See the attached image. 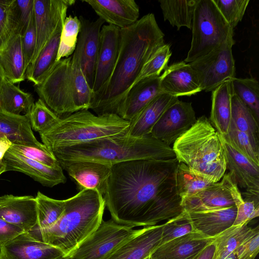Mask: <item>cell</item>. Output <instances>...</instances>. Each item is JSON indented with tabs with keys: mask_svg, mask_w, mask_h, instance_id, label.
I'll list each match as a JSON object with an SVG mask.
<instances>
[{
	"mask_svg": "<svg viewBox=\"0 0 259 259\" xmlns=\"http://www.w3.org/2000/svg\"><path fill=\"white\" fill-rule=\"evenodd\" d=\"M214 183L208 178L192 169L183 162H178L176 173V185L181 198L194 195Z\"/></svg>",
	"mask_w": 259,
	"mask_h": 259,
	"instance_id": "836d02e7",
	"label": "cell"
},
{
	"mask_svg": "<svg viewBox=\"0 0 259 259\" xmlns=\"http://www.w3.org/2000/svg\"><path fill=\"white\" fill-rule=\"evenodd\" d=\"M197 259H220L215 239L206 246Z\"/></svg>",
	"mask_w": 259,
	"mask_h": 259,
	"instance_id": "f5cc1de1",
	"label": "cell"
},
{
	"mask_svg": "<svg viewBox=\"0 0 259 259\" xmlns=\"http://www.w3.org/2000/svg\"><path fill=\"white\" fill-rule=\"evenodd\" d=\"M233 94L231 80L224 82L212 91L210 118L219 134L226 135L231 120V99Z\"/></svg>",
	"mask_w": 259,
	"mask_h": 259,
	"instance_id": "f546056e",
	"label": "cell"
},
{
	"mask_svg": "<svg viewBox=\"0 0 259 259\" xmlns=\"http://www.w3.org/2000/svg\"><path fill=\"white\" fill-rule=\"evenodd\" d=\"M80 30L74 53L77 55L82 72L92 90L96 64L99 49L100 34L105 21L99 18L90 21L79 16Z\"/></svg>",
	"mask_w": 259,
	"mask_h": 259,
	"instance_id": "5bb4252c",
	"label": "cell"
},
{
	"mask_svg": "<svg viewBox=\"0 0 259 259\" xmlns=\"http://www.w3.org/2000/svg\"><path fill=\"white\" fill-rule=\"evenodd\" d=\"M197 232L186 217L183 211L163 224L160 245L188 234Z\"/></svg>",
	"mask_w": 259,
	"mask_h": 259,
	"instance_id": "bcb514c9",
	"label": "cell"
},
{
	"mask_svg": "<svg viewBox=\"0 0 259 259\" xmlns=\"http://www.w3.org/2000/svg\"><path fill=\"white\" fill-rule=\"evenodd\" d=\"M233 92L251 110L259 120V84L254 78H236L232 80Z\"/></svg>",
	"mask_w": 259,
	"mask_h": 259,
	"instance_id": "60d3db41",
	"label": "cell"
},
{
	"mask_svg": "<svg viewBox=\"0 0 259 259\" xmlns=\"http://www.w3.org/2000/svg\"><path fill=\"white\" fill-rule=\"evenodd\" d=\"M154 15L149 13L120 29L118 57L112 73L90 109L97 115L116 114L151 55L164 44Z\"/></svg>",
	"mask_w": 259,
	"mask_h": 259,
	"instance_id": "7a4b0ae2",
	"label": "cell"
},
{
	"mask_svg": "<svg viewBox=\"0 0 259 259\" xmlns=\"http://www.w3.org/2000/svg\"><path fill=\"white\" fill-rule=\"evenodd\" d=\"M7 138L12 144L42 147L35 138L26 114L17 115L0 110V137Z\"/></svg>",
	"mask_w": 259,
	"mask_h": 259,
	"instance_id": "f1b7e54d",
	"label": "cell"
},
{
	"mask_svg": "<svg viewBox=\"0 0 259 259\" xmlns=\"http://www.w3.org/2000/svg\"><path fill=\"white\" fill-rule=\"evenodd\" d=\"M58 248L24 232L0 247V259H64Z\"/></svg>",
	"mask_w": 259,
	"mask_h": 259,
	"instance_id": "2e32d148",
	"label": "cell"
},
{
	"mask_svg": "<svg viewBox=\"0 0 259 259\" xmlns=\"http://www.w3.org/2000/svg\"><path fill=\"white\" fill-rule=\"evenodd\" d=\"M220 137L229 173L237 185L246 190L245 199L258 200L259 165L236 151L220 135Z\"/></svg>",
	"mask_w": 259,
	"mask_h": 259,
	"instance_id": "9a60e30c",
	"label": "cell"
},
{
	"mask_svg": "<svg viewBox=\"0 0 259 259\" xmlns=\"http://www.w3.org/2000/svg\"><path fill=\"white\" fill-rule=\"evenodd\" d=\"M3 161L6 166V171H16L24 174L46 187H53L66 182L61 166L50 167L10 149L5 154Z\"/></svg>",
	"mask_w": 259,
	"mask_h": 259,
	"instance_id": "ac0fdd59",
	"label": "cell"
},
{
	"mask_svg": "<svg viewBox=\"0 0 259 259\" xmlns=\"http://www.w3.org/2000/svg\"><path fill=\"white\" fill-rule=\"evenodd\" d=\"M160 77L161 92L174 97L190 96L202 91L195 71L184 61L168 66Z\"/></svg>",
	"mask_w": 259,
	"mask_h": 259,
	"instance_id": "ffe728a7",
	"label": "cell"
},
{
	"mask_svg": "<svg viewBox=\"0 0 259 259\" xmlns=\"http://www.w3.org/2000/svg\"><path fill=\"white\" fill-rule=\"evenodd\" d=\"M198 0H160L159 3L165 21L178 30L182 27L192 29V20Z\"/></svg>",
	"mask_w": 259,
	"mask_h": 259,
	"instance_id": "d6a6232c",
	"label": "cell"
},
{
	"mask_svg": "<svg viewBox=\"0 0 259 259\" xmlns=\"http://www.w3.org/2000/svg\"><path fill=\"white\" fill-rule=\"evenodd\" d=\"M247 224L232 226L215 237L220 259L234 254L238 246L252 233L254 228L249 227Z\"/></svg>",
	"mask_w": 259,
	"mask_h": 259,
	"instance_id": "74e56055",
	"label": "cell"
},
{
	"mask_svg": "<svg viewBox=\"0 0 259 259\" xmlns=\"http://www.w3.org/2000/svg\"><path fill=\"white\" fill-rule=\"evenodd\" d=\"M64 259H66V258L64 257Z\"/></svg>",
	"mask_w": 259,
	"mask_h": 259,
	"instance_id": "91938a15",
	"label": "cell"
},
{
	"mask_svg": "<svg viewBox=\"0 0 259 259\" xmlns=\"http://www.w3.org/2000/svg\"><path fill=\"white\" fill-rule=\"evenodd\" d=\"M58 162L91 161L112 166L135 159L176 158L172 147L150 136L134 138L127 133L52 151Z\"/></svg>",
	"mask_w": 259,
	"mask_h": 259,
	"instance_id": "277c9868",
	"label": "cell"
},
{
	"mask_svg": "<svg viewBox=\"0 0 259 259\" xmlns=\"http://www.w3.org/2000/svg\"><path fill=\"white\" fill-rule=\"evenodd\" d=\"M35 198L37 220L36 226L32 230H41L52 226L64 212L65 200L50 198L39 191Z\"/></svg>",
	"mask_w": 259,
	"mask_h": 259,
	"instance_id": "8d00e7d4",
	"label": "cell"
},
{
	"mask_svg": "<svg viewBox=\"0 0 259 259\" xmlns=\"http://www.w3.org/2000/svg\"><path fill=\"white\" fill-rule=\"evenodd\" d=\"M226 186L229 190L237 208V214L233 226L248 224L259 215V202L251 199H243L236 182L229 172L222 178Z\"/></svg>",
	"mask_w": 259,
	"mask_h": 259,
	"instance_id": "e575fe53",
	"label": "cell"
},
{
	"mask_svg": "<svg viewBox=\"0 0 259 259\" xmlns=\"http://www.w3.org/2000/svg\"><path fill=\"white\" fill-rule=\"evenodd\" d=\"M130 122L116 114L96 115L89 110L67 115L49 130L40 133L42 142L51 151L127 133Z\"/></svg>",
	"mask_w": 259,
	"mask_h": 259,
	"instance_id": "52a82bcc",
	"label": "cell"
},
{
	"mask_svg": "<svg viewBox=\"0 0 259 259\" xmlns=\"http://www.w3.org/2000/svg\"><path fill=\"white\" fill-rule=\"evenodd\" d=\"M0 66L6 78L12 83H19L25 79L26 69L20 35H12L0 50Z\"/></svg>",
	"mask_w": 259,
	"mask_h": 259,
	"instance_id": "4dcf8cb0",
	"label": "cell"
},
{
	"mask_svg": "<svg viewBox=\"0 0 259 259\" xmlns=\"http://www.w3.org/2000/svg\"><path fill=\"white\" fill-rule=\"evenodd\" d=\"M176 159H135L111 166L107 207L115 222L131 227L156 225L184 210L176 185Z\"/></svg>",
	"mask_w": 259,
	"mask_h": 259,
	"instance_id": "6da1fadb",
	"label": "cell"
},
{
	"mask_svg": "<svg viewBox=\"0 0 259 259\" xmlns=\"http://www.w3.org/2000/svg\"><path fill=\"white\" fill-rule=\"evenodd\" d=\"M171 55L169 44H164L160 47L144 64L134 85L145 78L160 76L167 67Z\"/></svg>",
	"mask_w": 259,
	"mask_h": 259,
	"instance_id": "ee69618b",
	"label": "cell"
},
{
	"mask_svg": "<svg viewBox=\"0 0 259 259\" xmlns=\"http://www.w3.org/2000/svg\"><path fill=\"white\" fill-rule=\"evenodd\" d=\"M24 232L19 227L0 219V247Z\"/></svg>",
	"mask_w": 259,
	"mask_h": 259,
	"instance_id": "816d5d0a",
	"label": "cell"
},
{
	"mask_svg": "<svg viewBox=\"0 0 259 259\" xmlns=\"http://www.w3.org/2000/svg\"><path fill=\"white\" fill-rule=\"evenodd\" d=\"M146 227L135 230L111 219L103 220L98 228L66 259H107L123 244L142 233Z\"/></svg>",
	"mask_w": 259,
	"mask_h": 259,
	"instance_id": "9c48e42d",
	"label": "cell"
},
{
	"mask_svg": "<svg viewBox=\"0 0 259 259\" xmlns=\"http://www.w3.org/2000/svg\"><path fill=\"white\" fill-rule=\"evenodd\" d=\"M34 102L32 95L22 91L18 87L6 79L0 89V110L20 115L27 114Z\"/></svg>",
	"mask_w": 259,
	"mask_h": 259,
	"instance_id": "1f68e13d",
	"label": "cell"
},
{
	"mask_svg": "<svg viewBox=\"0 0 259 259\" xmlns=\"http://www.w3.org/2000/svg\"><path fill=\"white\" fill-rule=\"evenodd\" d=\"M224 259H236V256L233 253H231V254L226 256Z\"/></svg>",
	"mask_w": 259,
	"mask_h": 259,
	"instance_id": "6f0895ef",
	"label": "cell"
},
{
	"mask_svg": "<svg viewBox=\"0 0 259 259\" xmlns=\"http://www.w3.org/2000/svg\"><path fill=\"white\" fill-rule=\"evenodd\" d=\"M163 226V224L146 227L107 259H145L149 256L160 243Z\"/></svg>",
	"mask_w": 259,
	"mask_h": 259,
	"instance_id": "484cf974",
	"label": "cell"
},
{
	"mask_svg": "<svg viewBox=\"0 0 259 259\" xmlns=\"http://www.w3.org/2000/svg\"><path fill=\"white\" fill-rule=\"evenodd\" d=\"M120 39L119 27L108 24L101 28L92 88V100L102 91L112 73L118 57Z\"/></svg>",
	"mask_w": 259,
	"mask_h": 259,
	"instance_id": "7c38bea8",
	"label": "cell"
},
{
	"mask_svg": "<svg viewBox=\"0 0 259 259\" xmlns=\"http://www.w3.org/2000/svg\"><path fill=\"white\" fill-rule=\"evenodd\" d=\"M64 200V212L54 225L29 233L58 248L65 257L98 228L103 220L105 203L102 194L91 189L79 191Z\"/></svg>",
	"mask_w": 259,
	"mask_h": 259,
	"instance_id": "3957f363",
	"label": "cell"
},
{
	"mask_svg": "<svg viewBox=\"0 0 259 259\" xmlns=\"http://www.w3.org/2000/svg\"><path fill=\"white\" fill-rule=\"evenodd\" d=\"M192 38L184 62L191 63L217 49L229 37L233 29L225 20L213 0H198L192 20Z\"/></svg>",
	"mask_w": 259,
	"mask_h": 259,
	"instance_id": "ba28073f",
	"label": "cell"
},
{
	"mask_svg": "<svg viewBox=\"0 0 259 259\" xmlns=\"http://www.w3.org/2000/svg\"><path fill=\"white\" fill-rule=\"evenodd\" d=\"M231 120L239 131L259 145L258 120L251 110L234 93L231 99Z\"/></svg>",
	"mask_w": 259,
	"mask_h": 259,
	"instance_id": "d590c367",
	"label": "cell"
},
{
	"mask_svg": "<svg viewBox=\"0 0 259 259\" xmlns=\"http://www.w3.org/2000/svg\"><path fill=\"white\" fill-rule=\"evenodd\" d=\"M259 251L258 226L254 228L252 233L238 246L234 254L236 259H254Z\"/></svg>",
	"mask_w": 259,
	"mask_h": 259,
	"instance_id": "681fc988",
	"label": "cell"
},
{
	"mask_svg": "<svg viewBox=\"0 0 259 259\" xmlns=\"http://www.w3.org/2000/svg\"><path fill=\"white\" fill-rule=\"evenodd\" d=\"M215 238L198 232L188 234L158 246L150 254V259H197Z\"/></svg>",
	"mask_w": 259,
	"mask_h": 259,
	"instance_id": "44dd1931",
	"label": "cell"
},
{
	"mask_svg": "<svg viewBox=\"0 0 259 259\" xmlns=\"http://www.w3.org/2000/svg\"><path fill=\"white\" fill-rule=\"evenodd\" d=\"M75 2L74 0H34L36 44L30 64L35 61L45 46L59 20L66 16L68 9Z\"/></svg>",
	"mask_w": 259,
	"mask_h": 259,
	"instance_id": "4fadbf2b",
	"label": "cell"
},
{
	"mask_svg": "<svg viewBox=\"0 0 259 259\" xmlns=\"http://www.w3.org/2000/svg\"><path fill=\"white\" fill-rule=\"evenodd\" d=\"M66 17L64 16L59 20L51 37L35 61L28 66L26 70L25 78L32 82L35 86L44 80L58 62L56 59L60 36Z\"/></svg>",
	"mask_w": 259,
	"mask_h": 259,
	"instance_id": "4316f807",
	"label": "cell"
},
{
	"mask_svg": "<svg viewBox=\"0 0 259 259\" xmlns=\"http://www.w3.org/2000/svg\"><path fill=\"white\" fill-rule=\"evenodd\" d=\"M9 149L50 167L56 168L60 166L53 152L45 145L40 147L12 144Z\"/></svg>",
	"mask_w": 259,
	"mask_h": 259,
	"instance_id": "f6af8a7d",
	"label": "cell"
},
{
	"mask_svg": "<svg viewBox=\"0 0 259 259\" xmlns=\"http://www.w3.org/2000/svg\"><path fill=\"white\" fill-rule=\"evenodd\" d=\"M181 204L187 211L215 210L235 206L232 195L222 180L211 184L194 195L181 198Z\"/></svg>",
	"mask_w": 259,
	"mask_h": 259,
	"instance_id": "cb8c5ba5",
	"label": "cell"
},
{
	"mask_svg": "<svg viewBox=\"0 0 259 259\" xmlns=\"http://www.w3.org/2000/svg\"><path fill=\"white\" fill-rule=\"evenodd\" d=\"M178 162L218 182L225 174L226 160L219 133L203 115L172 144Z\"/></svg>",
	"mask_w": 259,
	"mask_h": 259,
	"instance_id": "8992f818",
	"label": "cell"
},
{
	"mask_svg": "<svg viewBox=\"0 0 259 259\" xmlns=\"http://www.w3.org/2000/svg\"><path fill=\"white\" fill-rule=\"evenodd\" d=\"M75 181L78 191L84 189L105 194L110 174L111 166L91 161L59 162Z\"/></svg>",
	"mask_w": 259,
	"mask_h": 259,
	"instance_id": "e0dca14e",
	"label": "cell"
},
{
	"mask_svg": "<svg viewBox=\"0 0 259 259\" xmlns=\"http://www.w3.org/2000/svg\"><path fill=\"white\" fill-rule=\"evenodd\" d=\"M183 212L197 232L207 237L215 238L233 226L237 208L234 206L215 210Z\"/></svg>",
	"mask_w": 259,
	"mask_h": 259,
	"instance_id": "603a6c76",
	"label": "cell"
},
{
	"mask_svg": "<svg viewBox=\"0 0 259 259\" xmlns=\"http://www.w3.org/2000/svg\"><path fill=\"white\" fill-rule=\"evenodd\" d=\"M12 1L0 0V50L11 37L9 28V14Z\"/></svg>",
	"mask_w": 259,
	"mask_h": 259,
	"instance_id": "f907efd6",
	"label": "cell"
},
{
	"mask_svg": "<svg viewBox=\"0 0 259 259\" xmlns=\"http://www.w3.org/2000/svg\"><path fill=\"white\" fill-rule=\"evenodd\" d=\"M6 172V166L3 160H0V175Z\"/></svg>",
	"mask_w": 259,
	"mask_h": 259,
	"instance_id": "9f6ffc18",
	"label": "cell"
},
{
	"mask_svg": "<svg viewBox=\"0 0 259 259\" xmlns=\"http://www.w3.org/2000/svg\"><path fill=\"white\" fill-rule=\"evenodd\" d=\"M220 136L236 151L259 165V145L247 134L237 129L231 120L227 134Z\"/></svg>",
	"mask_w": 259,
	"mask_h": 259,
	"instance_id": "f35d334b",
	"label": "cell"
},
{
	"mask_svg": "<svg viewBox=\"0 0 259 259\" xmlns=\"http://www.w3.org/2000/svg\"><path fill=\"white\" fill-rule=\"evenodd\" d=\"M160 76L146 78L135 84L128 91L117 114L128 121L137 116L156 97L162 93L160 88Z\"/></svg>",
	"mask_w": 259,
	"mask_h": 259,
	"instance_id": "d4e9b609",
	"label": "cell"
},
{
	"mask_svg": "<svg viewBox=\"0 0 259 259\" xmlns=\"http://www.w3.org/2000/svg\"><path fill=\"white\" fill-rule=\"evenodd\" d=\"M179 100L165 93L156 97L137 116L130 122L127 134L134 138L150 136L151 131L164 111Z\"/></svg>",
	"mask_w": 259,
	"mask_h": 259,
	"instance_id": "83f0119b",
	"label": "cell"
},
{
	"mask_svg": "<svg viewBox=\"0 0 259 259\" xmlns=\"http://www.w3.org/2000/svg\"><path fill=\"white\" fill-rule=\"evenodd\" d=\"M145 259H150V256H148V257H146V258H145Z\"/></svg>",
	"mask_w": 259,
	"mask_h": 259,
	"instance_id": "680465c9",
	"label": "cell"
},
{
	"mask_svg": "<svg viewBox=\"0 0 259 259\" xmlns=\"http://www.w3.org/2000/svg\"><path fill=\"white\" fill-rule=\"evenodd\" d=\"M35 91L39 99L58 116L89 110L93 93L74 52L58 61Z\"/></svg>",
	"mask_w": 259,
	"mask_h": 259,
	"instance_id": "5b68a950",
	"label": "cell"
},
{
	"mask_svg": "<svg viewBox=\"0 0 259 259\" xmlns=\"http://www.w3.org/2000/svg\"><path fill=\"white\" fill-rule=\"evenodd\" d=\"M233 36L212 52L189 63L197 75L202 91H212L219 85L235 77V60L232 47Z\"/></svg>",
	"mask_w": 259,
	"mask_h": 259,
	"instance_id": "30bf717a",
	"label": "cell"
},
{
	"mask_svg": "<svg viewBox=\"0 0 259 259\" xmlns=\"http://www.w3.org/2000/svg\"><path fill=\"white\" fill-rule=\"evenodd\" d=\"M81 27L77 16L66 17L61 31L56 62L71 56L74 53Z\"/></svg>",
	"mask_w": 259,
	"mask_h": 259,
	"instance_id": "b9f144b4",
	"label": "cell"
},
{
	"mask_svg": "<svg viewBox=\"0 0 259 259\" xmlns=\"http://www.w3.org/2000/svg\"><path fill=\"white\" fill-rule=\"evenodd\" d=\"M105 22L125 28L139 20L140 9L134 0H84Z\"/></svg>",
	"mask_w": 259,
	"mask_h": 259,
	"instance_id": "7402d4cb",
	"label": "cell"
},
{
	"mask_svg": "<svg viewBox=\"0 0 259 259\" xmlns=\"http://www.w3.org/2000/svg\"><path fill=\"white\" fill-rule=\"evenodd\" d=\"M21 46L27 70L31 62L36 44V35L34 11L32 14L28 26L22 36H21Z\"/></svg>",
	"mask_w": 259,
	"mask_h": 259,
	"instance_id": "c3c4849f",
	"label": "cell"
},
{
	"mask_svg": "<svg viewBox=\"0 0 259 259\" xmlns=\"http://www.w3.org/2000/svg\"><path fill=\"white\" fill-rule=\"evenodd\" d=\"M34 0H12L9 14V28L11 36H21L25 32L33 11Z\"/></svg>",
	"mask_w": 259,
	"mask_h": 259,
	"instance_id": "ab89813d",
	"label": "cell"
},
{
	"mask_svg": "<svg viewBox=\"0 0 259 259\" xmlns=\"http://www.w3.org/2000/svg\"><path fill=\"white\" fill-rule=\"evenodd\" d=\"M196 119L192 103L178 100L162 113L150 136L170 146L193 125Z\"/></svg>",
	"mask_w": 259,
	"mask_h": 259,
	"instance_id": "8fae6325",
	"label": "cell"
},
{
	"mask_svg": "<svg viewBox=\"0 0 259 259\" xmlns=\"http://www.w3.org/2000/svg\"><path fill=\"white\" fill-rule=\"evenodd\" d=\"M6 79L7 78H6L4 72L0 66V89Z\"/></svg>",
	"mask_w": 259,
	"mask_h": 259,
	"instance_id": "11a10c76",
	"label": "cell"
},
{
	"mask_svg": "<svg viewBox=\"0 0 259 259\" xmlns=\"http://www.w3.org/2000/svg\"><path fill=\"white\" fill-rule=\"evenodd\" d=\"M26 114L32 129L39 134L51 128L61 119L40 99L34 102L30 111Z\"/></svg>",
	"mask_w": 259,
	"mask_h": 259,
	"instance_id": "7bdbcfd3",
	"label": "cell"
},
{
	"mask_svg": "<svg viewBox=\"0 0 259 259\" xmlns=\"http://www.w3.org/2000/svg\"><path fill=\"white\" fill-rule=\"evenodd\" d=\"M12 145V143L7 138L0 137V160H3Z\"/></svg>",
	"mask_w": 259,
	"mask_h": 259,
	"instance_id": "db71d44e",
	"label": "cell"
},
{
	"mask_svg": "<svg viewBox=\"0 0 259 259\" xmlns=\"http://www.w3.org/2000/svg\"><path fill=\"white\" fill-rule=\"evenodd\" d=\"M229 26L234 29L241 21L249 0H213Z\"/></svg>",
	"mask_w": 259,
	"mask_h": 259,
	"instance_id": "7dc6e473",
	"label": "cell"
},
{
	"mask_svg": "<svg viewBox=\"0 0 259 259\" xmlns=\"http://www.w3.org/2000/svg\"><path fill=\"white\" fill-rule=\"evenodd\" d=\"M0 219L19 227L25 232H30L37 225L35 198L31 195L1 196Z\"/></svg>",
	"mask_w": 259,
	"mask_h": 259,
	"instance_id": "d6986e66",
	"label": "cell"
}]
</instances>
